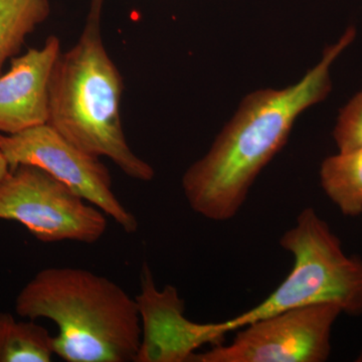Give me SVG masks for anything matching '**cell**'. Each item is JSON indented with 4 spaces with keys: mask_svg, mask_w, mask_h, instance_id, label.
Here are the masks:
<instances>
[{
    "mask_svg": "<svg viewBox=\"0 0 362 362\" xmlns=\"http://www.w3.org/2000/svg\"><path fill=\"white\" fill-rule=\"evenodd\" d=\"M356 35L354 28H347L295 84L255 90L243 100L209 151L182 176L183 194L195 214L213 221L237 216L252 183L287 142L298 117L329 94L331 66Z\"/></svg>",
    "mask_w": 362,
    "mask_h": 362,
    "instance_id": "6da1fadb",
    "label": "cell"
},
{
    "mask_svg": "<svg viewBox=\"0 0 362 362\" xmlns=\"http://www.w3.org/2000/svg\"><path fill=\"white\" fill-rule=\"evenodd\" d=\"M105 0H90L76 44L61 52L47 90V121L90 156L106 157L132 180L149 182L153 168L134 153L124 133V81L102 37Z\"/></svg>",
    "mask_w": 362,
    "mask_h": 362,
    "instance_id": "7a4b0ae2",
    "label": "cell"
},
{
    "mask_svg": "<svg viewBox=\"0 0 362 362\" xmlns=\"http://www.w3.org/2000/svg\"><path fill=\"white\" fill-rule=\"evenodd\" d=\"M18 316L58 326L54 356L66 362L136 361L142 328L135 298L104 276L71 267L40 270L16 299Z\"/></svg>",
    "mask_w": 362,
    "mask_h": 362,
    "instance_id": "3957f363",
    "label": "cell"
},
{
    "mask_svg": "<svg viewBox=\"0 0 362 362\" xmlns=\"http://www.w3.org/2000/svg\"><path fill=\"white\" fill-rule=\"evenodd\" d=\"M292 254L289 275L263 302L240 315L216 323L221 335L242 329L259 319L315 304H335L342 313L362 314V259L347 256L341 243L315 209L307 207L281 237Z\"/></svg>",
    "mask_w": 362,
    "mask_h": 362,
    "instance_id": "277c9868",
    "label": "cell"
},
{
    "mask_svg": "<svg viewBox=\"0 0 362 362\" xmlns=\"http://www.w3.org/2000/svg\"><path fill=\"white\" fill-rule=\"evenodd\" d=\"M0 220L18 221L44 243L95 244L108 226L98 207L47 171L25 164L0 180Z\"/></svg>",
    "mask_w": 362,
    "mask_h": 362,
    "instance_id": "5b68a950",
    "label": "cell"
},
{
    "mask_svg": "<svg viewBox=\"0 0 362 362\" xmlns=\"http://www.w3.org/2000/svg\"><path fill=\"white\" fill-rule=\"evenodd\" d=\"M0 151L11 170L23 164L37 166L113 218L124 232H137V218L113 192L110 171L101 159L78 148L49 124L0 133Z\"/></svg>",
    "mask_w": 362,
    "mask_h": 362,
    "instance_id": "8992f818",
    "label": "cell"
},
{
    "mask_svg": "<svg viewBox=\"0 0 362 362\" xmlns=\"http://www.w3.org/2000/svg\"><path fill=\"white\" fill-rule=\"evenodd\" d=\"M342 310L335 304L298 307L243 327L230 344L194 354L192 362H324Z\"/></svg>",
    "mask_w": 362,
    "mask_h": 362,
    "instance_id": "52a82bcc",
    "label": "cell"
},
{
    "mask_svg": "<svg viewBox=\"0 0 362 362\" xmlns=\"http://www.w3.org/2000/svg\"><path fill=\"white\" fill-rule=\"evenodd\" d=\"M141 320V344L136 362H187L194 351L221 337L214 323L192 322L173 286L158 290L148 264L143 263L140 293L135 297Z\"/></svg>",
    "mask_w": 362,
    "mask_h": 362,
    "instance_id": "ba28073f",
    "label": "cell"
},
{
    "mask_svg": "<svg viewBox=\"0 0 362 362\" xmlns=\"http://www.w3.org/2000/svg\"><path fill=\"white\" fill-rule=\"evenodd\" d=\"M61 52L59 37L51 35L40 49L11 59L8 71L0 75V133L47 123L49 78Z\"/></svg>",
    "mask_w": 362,
    "mask_h": 362,
    "instance_id": "9c48e42d",
    "label": "cell"
},
{
    "mask_svg": "<svg viewBox=\"0 0 362 362\" xmlns=\"http://www.w3.org/2000/svg\"><path fill=\"white\" fill-rule=\"evenodd\" d=\"M320 182L331 202L346 216L362 214V150L324 159Z\"/></svg>",
    "mask_w": 362,
    "mask_h": 362,
    "instance_id": "30bf717a",
    "label": "cell"
},
{
    "mask_svg": "<svg viewBox=\"0 0 362 362\" xmlns=\"http://www.w3.org/2000/svg\"><path fill=\"white\" fill-rule=\"evenodd\" d=\"M49 13V0H0V75L6 62L20 54L28 35Z\"/></svg>",
    "mask_w": 362,
    "mask_h": 362,
    "instance_id": "8fae6325",
    "label": "cell"
},
{
    "mask_svg": "<svg viewBox=\"0 0 362 362\" xmlns=\"http://www.w3.org/2000/svg\"><path fill=\"white\" fill-rule=\"evenodd\" d=\"M54 356V337L45 327L0 313V362H49Z\"/></svg>",
    "mask_w": 362,
    "mask_h": 362,
    "instance_id": "7c38bea8",
    "label": "cell"
},
{
    "mask_svg": "<svg viewBox=\"0 0 362 362\" xmlns=\"http://www.w3.org/2000/svg\"><path fill=\"white\" fill-rule=\"evenodd\" d=\"M333 137L339 152L362 150V89L340 110Z\"/></svg>",
    "mask_w": 362,
    "mask_h": 362,
    "instance_id": "4fadbf2b",
    "label": "cell"
},
{
    "mask_svg": "<svg viewBox=\"0 0 362 362\" xmlns=\"http://www.w3.org/2000/svg\"><path fill=\"white\" fill-rule=\"evenodd\" d=\"M11 173V168H9L8 163H7L6 157L0 151V180H4Z\"/></svg>",
    "mask_w": 362,
    "mask_h": 362,
    "instance_id": "5bb4252c",
    "label": "cell"
}]
</instances>
